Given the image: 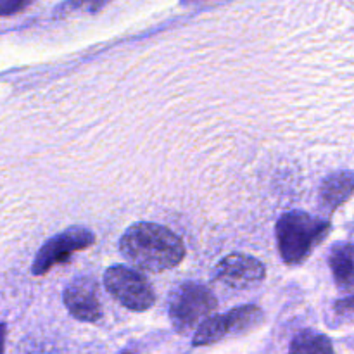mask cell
<instances>
[{
	"label": "cell",
	"instance_id": "obj_12",
	"mask_svg": "<svg viewBox=\"0 0 354 354\" xmlns=\"http://www.w3.org/2000/svg\"><path fill=\"white\" fill-rule=\"evenodd\" d=\"M109 2L111 0H66L64 3L59 6L55 12H57V16H68V14L73 12L95 14L100 9H104Z\"/></svg>",
	"mask_w": 354,
	"mask_h": 354
},
{
	"label": "cell",
	"instance_id": "obj_15",
	"mask_svg": "<svg viewBox=\"0 0 354 354\" xmlns=\"http://www.w3.org/2000/svg\"><path fill=\"white\" fill-rule=\"evenodd\" d=\"M6 334H7V327L3 324H0V354H3V346H6Z\"/></svg>",
	"mask_w": 354,
	"mask_h": 354
},
{
	"label": "cell",
	"instance_id": "obj_16",
	"mask_svg": "<svg viewBox=\"0 0 354 354\" xmlns=\"http://www.w3.org/2000/svg\"><path fill=\"white\" fill-rule=\"evenodd\" d=\"M121 354H133V353H130V351H124V353H121Z\"/></svg>",
	"mask_w": 354,
	"mask_h": 354
},
{
	"label": "cell",
	"instance_id": "obj_14",
	"mask_svg": "<svg viewBox=\"0 0 354 354\" xmlns=\"http://www.w3.org/2000/svg\"><path fill=\"white\" fill-rule=\"evenodd\" d=\"M334 311L341 320L354 322V296L339 299L337 303H335Z\"/></svg>",
	"mask_w": 354,
	"mask_h": 354
},
{
	"label": "cell",
	"instance_id": "obj_17",
	"mask_svg": "<svg viewBox=\"0 0 354 354\" xmlns=\"http://www.w3.org/2000/svg\"><path fill=\"white\" fill-rule=\"evenodd\" d=\"M182 2H183V3H185V2H190V0H182Z\"/></svg>",
	"mask_w": 354,
	"mask_h": 354
},
{
	"label": "cell",
	"instance_id": "obj_11",
	"mask_svg": "<svg viewBox=\"0 0 354 354\" xmlns=\"http://www.w3.org/2000/svg\"><path fill=\"white\" fill-rule=\"evenodd\" d=\"M290 354H334V346L327 335L306 328L294 335Z\"/></svg>",
	"mask_w": 354,
	"mask_h": 354
},
{
	"label": "cell",
	"instance_id": "obj_5",
	"mask_svg": "<svg viewBox=\"0 0 354 354\" xmlns=\"http://www.w3.org/2000/svg\"><path fill=\"white\" fill-rule=\"evenodd\" d=\"M263 322L261 308L254 304L235 308L223 315H213L207 318L203 325L196 330L192 339L194 346H211L218 341L230 337V335H241L251 332Z\"/></svg>",
	"mask_w": 354,
	"mask_h": 354
},
{
	"label": "cell",
	"instance_id": "obj_6",
	"mask_svg": "<svg viewBox=\"0 0 354 354\" xmlns=\"http://www.w3.org/2000/svg\"><path fill=\"white\" fill-rule=\"evenodd\" d=\"M95 242V235L85 227H69L61 234L48 239L37 252L31 265V273L37 277L45 275L54 266L68 263L75 252L85 251Z\"/></svg>",
	"mask_w": 354,
	"mask_h": 354
},
{
	"label": "cell",
	"instance_id": "obj_13",
	"mask_svg": "<svg viewBox=\"0 0 354 354\" xmlns=\"http://www.w3.org/2000/svg\"><path fill=\"white\" fill-rule=\"evenodd\" d=\"M35 0H0V16H14L23 12Z\"/></svg>",
	"mask_w": 354,
	"mask_h": 354
},
{
	"label": "cell",
	"instance_id": "obj_8",
	"mask_svg": "<svg viewBox=\"0 0 354 354\" xmlns=\"http://www.w3.org/2000/svg\"><path fill=\"white\" fill-rule=\"evenodd\" d=\"M66 310L76 320L95 324L102 318V304L99 297V286L90 277H76L68 283L62 294Z\"/></svg>",
	"mask_w": 354,
	"mask_h": 354
},
{
	"label": "cell",
	"instance_id": "obj_3",
	"mask_svg": "<svg viewBox=\"0 0 354 354\" xmlns=\"http://www.w3.org/2000/svg\"><path fill=\"white\" fill-rule=\"evenodd\" d=\"M168 315L173 328L178 334L197 330L216 310L218 301L206 286L183 282L173 289L168 301Z\"/></svg>",
	"mask_w": 354,
	"mask_h": 354
},
{
	"label": "cell",
	"instance_id": "obj_4",
	"mask_svg": "<svg viewBox=\"0 0 354 354\" xmlns=\"http://www.w3.org/2000/svg\"><path fill=\"white\" fill-rule=\"evenodd\" d=\"M104 286L111 296L131 311H147L154 306L156 294L149 280L123 265H114L104 273Z\"/></svg>",
	"mask_w": 354,
	"mask_h": 354
},
{
	"label": "cell",
	"instance_id": "obj_9",
	"mask_svg": "<svg viewBox=\"0 0 354 354\" xmlns=\"http://www.w3.org/2000/svg\"><path fill=\"white\" fill-rule=\"evenodd\" d=\"M354 192V173L342 169L328 175L320 187V204L327 213H334Z\"/></svg>",
	"mask_w": 354,
	"mask_h": 354
},
{
	"label": "cell",
	"instance_id": "obj_7",
	"mask_svg": "<svg viewBox=\"0 0 354 354\" xmlns=\"http://www.w3.org/2000/svg\"><path fill=\"white\" fill-rule=\"evenodd\" d=\"M265 277V265L259 259L241 252L225 256L214 270V280L232 289H249L261 283Z\"/></svg>",
	"mask_w": 354,
	"mask_h": 354
},
{
	"label": "cell",
	"instance_id": "obj_10",
	"mask_svg": "<svg viewBox=\"0 0 354 354\" xmlns=\"http://www.w3.org/2000/svg\"><path fill=\"white\" fill-rule=\"evenodd\" d=\"M328 266L339 289L344 292L354 290V244H335L328 254Z\"/></svg>",
	"mask_w": 354,
	"mask_h": 354
},
{
	"label": "cell",
	"instance_id": "obj_2",
	"mask_svg": "<svg viewBox=\"0 0 354 354\" xmlns=\"http://www.w3.org/2000/svg\"><path fill=\"white\" fill-rule=\"evenodd\" d=\"M277 245L287 265H301L327 239L330 223L306 211H289L277 221Z\"/></svg>",
	"mask_w": 354,
	"mask_h": 354
},
{
	"label": "cell",
	"instance_id": "obj_1",
	"mask_svg": "<svg viewBox=\"0 0 354 354\" xmlns=\"http://www.w3.org/2000/svg\"><path fill=\"white\" fill-rule=\"evenodd\" d=\"M120 251L133 268L147 273L171 270L185 258L182 239L169 228L149 221H138L124 232Z\"/></svg>",
	"mask_w": 354,
	"mask_h": 354
}]
</instances>
